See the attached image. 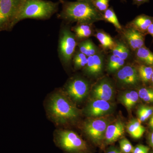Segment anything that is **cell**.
I'll list each match as a JSON object with an SVG mask.
<instances>
[{
	"label": "cell",
	"mask_w": 153,
	"mask_h": 153,
	"mask_svg": "<svg viewBox=\"0 0 153 153\" xmlns=\"http://www.w3.org/2000/svg\"><path fill=\"white\" fill-rule=\"evenodd\" d=\"M147 140L150 146L153 149V130L148 135Z\"/></svg>",
	"instance_id": "cell-32"
},
{
	"label": "cell",
	"mask_w": 153,
	"mask_h": 153,
	"mask_svg": "<svg viewBox=\"0 0 153 153\" xmlns=\"http://www.w3.org/2000/svg\"><path fill=\"white\" fill-rule=\"evenodd\" d=\"M114 105L109 102L100 99H94L88 103L82 113L88 118L105 116L112 112Z\"/></svg>",
	"instance_id": "cell-9"
},
{
	"label": "cell",
	"mask_w": 153,
	"mask_h": 153,
	"mask_svg": "<svg viewBox=\"0 0 153 153\" xmlns=\"http://www.w3.org/2000/svg\"><path fill=\"white\" fill-rule=\"evenodd\" d=\"M137 114V119L141 123L146 121L153 114V106L140 105L138 108Z\"/></svg>",
	"instance_id": "cell-27"
},
{
	"label": "cell",
	"mask_w": 153,
	"mask_h": 153,
	"mask_svg": "<svg viewBox=\"0 0 153 153\" xmlns=\"http://www.w3.org/2000/svg\"><path fill=\"white\" fill-rule=\"evenodd\" d=\"M77 1H84L92 2L93 0H76Z\"/></svg>",
	"instance_id": "cell-38"
},
{
	"label": "cell",
	"mask_w": 153,
	"mask_h": 153,
	"mask_svg": "<svg viewBox=\"0 0 153 153\" xmlns=\"http://www.w3.org/2000/svg\"><path fill=\"white\" fill-rule=\"evenodd\" d=\"M71 30L76 36L77 41H83L94 36L95 30L94 29L93 24L87 23L76 24L71 28Z\"/></svg>",
	"instance_id": "cell-16"
},
{
	"label": "cell",
	"mask_w": 153,
	"mask_h": 153,
	"mask_svg": "<svg viewBox=\"0 0 153 153\" xmlns=\"http://www.w3.org/2000/svg\"><path fill=\"white\" fill-rule=\"evenodd\" d=\"M111 0H93L92 4L96 9L100 12L103 13L109 7V2Z\"/></svg>",
	"instance_id": "cell-29"
},
{
	"label": "cell",
	"mask_w": 153,
	"mask_h": 153,
	"mask_svg": "<svg viewBox=\"0 0 153 153\" xmlns=\"http://www.w3.org/2000/svg\"><path fill=\"white\" fill-rule=\"evenodd\" d=\"M114 93V88L112 82L106 77L99 80L91 90V94L94 99L107 101L112 99Z\"/></svg>",
	"instance_id": "cell-12"
},
{
	"label": "cell",
	"mask_w": 153,
	"mask_h": 153,
	"mask_svg": "<svg viewBox=\"0 0 153 153\" xmlns=\"http://www.w3.org/2000/svg\"><path fill=\"white\" fill-rule=\"evenodd\" d=\"M152 23L153 17L143 14L136 17L127 26L146 35L148 28Z\"/></svg>",
	"instance_id": "cell-15"
},
{
	"label": "cell",
	"mask_w": 153,
	"mask_h": 153,
	"mask_svg": "<svg viewBox=\"0 0 153 153\" xmlns=\"http://www.w3.org/2000/svg\"><path fill=\"white\" fill-rule=\"evenodd\" d=\"M150 83H151V85H152V87L153 88V71L152 74V78H151Z\"/></svg>",
	"instance_id": "cell-37"
},
{
	"label": "cell",
	"mask_w": 153,
	"mask_h": 153,
	"mask_svg": "<svg viewBox=\"0 0 153 153\" xmlns=\"http://www.w3.org/2000/svg\"><path fill=\"white\" fill-rule=\"evenodd\" d=\"M149 126L153 130V114L150 118L149 120Z\"/></svg>",
	"instance_id": "cell-36"
},
{
	"label": "cell",
	"mask_w": 153,
	"mask_h": 153,
	"mask_svg": "<svg viewBox=\"0 0 153 153\" xmlns=\"http://www.w3.org/2000/svg\"><path fill=\"white\" fill-rule=\"evenodd\" d=\"M25 0H0V31L10 30Z\"/></svg>",
	"instance_id": "cell-6"
},
{
	"label": "cell",
	"mask_w": 153,
	"mask_h": 153,
	"mask_svg": "<svg viewBox=\"0 0 153 153\" xmlns=\"http://www.w3.org/2000/svg\"><path fill=\"white\" fill-rule=\"evenodd\" d=\"M44 104L47 117L57 126L75 122L82 112L63 89H56L49 94Z\"/></svg>",
	"instance_id": "cell-1"
},
{
	"label": "cell",
	"mask_w": 153,
	"mask_h": 153,
	"mask_svg": "<svg viewBox=\"0 0 153 153\" xmlns=\"http://www.w3.org/2000/svg\"><path fill=\"white\" fill-rule=\"evenodd\" d=\"M60 2L47 0H25L16 21V25L26 19L46 20L59 9Z\"/></svg>",
	"instance_id": "cell-3"
},
{
	"label": "cell",
	"mask_w": 153,
	"mask_h": 153,
	"mask_svg": "<svg viewBox=\"0 0 153 153\" xmlns=\"http://www.w3.org/2000/svg\"><path fill=\"white\" fill-rule=\"evenodd\" d=\"M122 1H126V0H121Z\"/></svg>",
	"instance_id": "cell-39"
},
{
	"label": "cell",
	"mask_w": 153,
	"mask_h": 153,
	"mask_svg": "<svg viewBox=\"0 0 153 153\" xmlns=\"http://www.w3.org/2000/svg\"><path fill=\"white\" fill-rule=\"evenodd\" d=\"M105 61L104 54L100 51L95 55L88 57L87 63L83 71L85 74L91 77L100 76L103 72Z\"/></svg>",
	"instance_id": "cell-13"
},
{
	"label": "cell",
	"mask_w": 153,
	"mask_h": 153,
	"mask_svg": "<svg viewBox=\"0 0 153 153\" xmlns=\"http://www.w3.org/2000/svg\"><path fill=\"white\" fill-rule=\"evenodd\" d=\"M147 34L151 35L153 38V23H152L150 26L148 28L147 35Z\"/></svg>",
	"instance_id": "cell-35"
},
{
	"label": "cell",
	"mask_w": 153,
	"mask_h": 153,
	"mask_svg": "<svg viewBox=\"0 0 153 153\" xmlns=\"http://www.w3.org/2000/svg\"><path fill=\"white\" fill-rule=\"evenodd\" d=\"M120 151L123 153H132L134 147L131 143L126 138L121 139L120 141Z\"/></svg>",
	"instance_id": "cell-30"
},
{
	"label": "cell",
	"mask_w": 153,
	"mask_h": 153,
	"mask_svg": "<svg viewBox=\"0 0 153 153\" xmlns=\"http://www.w3.org/2000/svg\"><path fill=\"white\" fill-rule=\"evenodd\" d=\"M116 78L120 84L124 86H135L140 81L137 67L132 65H124L117 71Z\"/></svg>",
	"instance_id": "cell-11"
},
{
	"label": "cell",
	"mask_w": 153,
	"mask_h": 153,
	"mask_svg": "<svg viewBox=\"0 0 153 153\" xmlns=\"http://www.w3.org/2000/svg\"><path fill=\"white\" fill-rule=\"evenodd\" d=\"M149 153H153V151H152V152H149Z\"/></svg>",
	"instance_id": "cell-40"
},
{
	"label": "cell",
	"mask_w": 153,
	"mask_h": 153,
	"mask_svg": "<svg viewBox=\"0 0 153 153\" xmlns=\"http://www.w3.org/2000/svg\"><path fill=\"white\" fill-rule=\"evenodd\" d=\"M103 21L111 23L114 26L116 30L120 32L123 27L118 20L114 10L113 7H110L102 13Z\"/></svg>",
	"instance_id": "cell-24"
},
{
	"label": "cell",
	"mask_w": 153,
	"mask_h": 153,
	"mask_svg": "<svg viewBox=\"0 0 153 153\" xmlns=\"http://www.w3.org/2000/svg\"><path fill=\"white\" fill-rule=\"evenodd\" d=\"M59 1L62 5V10L57 17L66 24L76 22L93 24L103 21L102 13L96 9L91 2L65 0H59Z\"/></svg>",
	"instance_id": "cell-2"
},
{
	"label": "cell",
	"mask_w": 153,
	"mask_h": 153,
	"mask_svg": "<svg viewBox=\"0 0 153 153\" xmlns=\"http://www.w3.org/2000/svg\"><path fill=\"white\" fill-rule=\"evenodd\" d=\"M90 89V84L87 79L75 76L68 79L63 90L71 101L74 103H79L86 98Z\"/></svg>",
	"instance_id": "cell-8"
},
{
	"label": "cell",
	"mask_w": 153,
	"mask_h": 153,
	"mask_svg": "<svg viewBox=\"0 0 153 153\" xmlns=\"http://www.w3.org/2000/svg\"><path fill=\"white\" fill-rule=\"evenodd\" d=\"M149 0H133V4L136 5L137 7L146 3H149Z\"/></svg>",
	"instance_id": "cell-34"
},
{
	"label": "cell",
	"mask_w": 153,
	"mask_h": 153,
	"mask_svg": "<svg viewBox=\"0 0 153 153\" xmlns=\"http://www.w3.org/2000/svg\"><path fill=\"white\" fill-rule=\"evenodd\" d=\"M88 57L82 52L75 51L72 59L74 68L75 70L83 69L87 63Z\"/></svg>",
	"instance_id": "cell-26"
},
{
	"label": "cell",
	"mask_w": 153,
	"mask_h": 153,
	"mask_svg": "<svg viewBox=\"0 0 153 153\" xmlns=\"http://www.w3.org/2000/svg\"><path fill=\"white\" fill-rule=\"evenodd\" d=\"M139 98L147 103H153V88H140L137 91Z\"/></svg>",
	"instance_id": "cell-28"
},
{
	"label": "cell",
	"mask_w": 153,
	"mask_h": 153,
	"mask_svg": "<svg viewBox=\"0 0 153 153\" xmlns=\"http://www.w3.org/2000/svg\"><path fill=\"white\" fill-rule=\"evenodd\" d=\"M99 41L102 47L104 50H111L114 48L116 44V41L109 34L103 30H96L94 36Z\"/></svg>",
	"instance_id": "cell-20"
},
{
	"label": "cell",
	"mask_w": 153,
	"mask_h": 153,
	"mask_svg": "<svg viewBox=\"0 0 153 153\" xmlns=\"http://www.w3.org/2000/svg\"><path fill=\"white\" fill-rule=\"evenodd\" d=\"M110 123L109 119L105 116L88 118L83 123L82 129L92 142L100 145L104 142L107 127Z\"/></svg>",
	"instance_id": "cell-7"
},
{
	"label": "cell",
	"mask_w": 153,
	"mask_h": 153,
	"mask_svg": "<svg viewBox=\"0 0 153 153\" xmlns=\"http://www.w3.org/2000/svg\"><path fill=\"white\" fill-rule=\"evenodd\" d=\"M126 130L131 136L135 139L141 138L146 131V128L137 119L130 121L127 125Z\"/></svg>",
	"instance_id": "cell-19"
},
{
	"label": "cell",
	"mask_w": 153,
	"mask_h": 153,
	"mask_svg": "<svg viewBox=\"0 0 153 153\" xmlns=\"http://www.w3.org/2000/svg\"><path fill=\"white\" fill-rule=\"evenodd\" d=\"M77 46L79 51L87 57L95 55L100 51L92 40L89 38L78 42Z\"/></svg>",
	"instance_id": "cell-21"
},
{
	"label": "cell",
	"mask_w": 153,
	"mask_h": 153,
	"mask_svg": "<svg viewBox=\"0 0 153 153\" xmlns=\"http://www.w3.org/2000/svg\"><path fill=\"white\" fill-rule=\"evenodd\" d=\"M125 44L131 51L134 52L137 49L145 46L146 35L140 33L133 28L126 26L123 27L119 32Z\"/></svg>",
	"instance_id": "cell-10"
},
{
	"label": "cell",
	"mask_w": 153,
	"mask_h": 153,
	"mask_svg": "<svg viewBox=\"0 0 153 153\" xmlns=\"http://www.w3.org/2000/svg\"><path fill=\"white\" fill-rule=\"evenodd\" d=\"M77 44L76 36L71 28L66 25H62L59 33L58 53L60 62L64 67H68L71 64Z\"/></svg>",
	"instance_id": "cell-5"
},
{
	"label": "cell",
	"mask_w": 153,
	"mask_h": 153,
	"mask_svg": "<svg viewBox=\"0 0 153 153\" xmlns=\"http://www.w3.org/2000/svg\"><path fill=\"white\" fill-rule=\"evenodd\" d=\"M125 63V60L112 54L108 58L107 70L109 73L117 72L124 66Z\"/></svg>",
	"instance_id": "cell-23"
},
{
	"label": "cell",
	"mask_w": 153,
	"mask_h": 153,
	"mask_svg": "<svg viewBox=\"0 0 153 153\" xmlns=\"http://www.w3.org/2000/svg\"><path fill=\"white\" fill-rule=\"evenodd\" d=\"M55 145L66 153H90L87 143L75 132L57 129L53 134Z\"/></svg>",
	"instance_id": "cell-4"
},
{
	"label": "cell",
	"mask_w": 153,
	"mask_h": 153,
	"mask_svg": "<svg viewBox=\"0 0 153 153\" xmlns=\"http://www.w3.org/2000/svg\"><path fill=\"white\" fill-rule=\"evenodd\" d=\"M137 68L140 81L145 83L150 82L153 67L139 64Z\"/></svg>",
	"instance_id": "cell-25"
},
{
	"label": "cell",
	"mask_w": 153,
	"mask_h": 153,
	"mask_svg": "<svg viewBox=\"0 0 153 153\" xmlns=\"http://www.w3.org/2000/svg\"><path fill=\"white\" fill-rule=\"evenodd\" d=\"M136 60L139 64L153 67V52L144 46L134 51Z\"/></svg>",
	"instance_id": "cell-17"
},
{
	"label": "cell",
	"mask_w": 153,
	"mask_h": 153,
	"mask_svg": "<svg viewBox=\"0 0 153 153\" xmlns=\"http://www.w3.org/2000/svg\"><path fill=\"white\" fill-rule=\"evenodd\" d=\"M125 126L123 122L118 120L110 123L107 127L105 134V144L110 145L120 139L125 133Z\"/></svg>",
	"instance_id": "cell-14"
},
{
	"label": "cell",
	"mask_w": 153,
	"mask_h": 153,
	"mask_svg": "<svg viewBox=\"0 0 153 153\" xmlns=\"http://www.w3.org/2000/svg\"><path fill=\"white\" fill-rule=\"evenodd\" d=\"M139 98L137 91L134 90H129L122 94L119 100L126 108L128 111H130L137 103Z\"/></svg>",
	"instance_id": "cell-18"
},
{
	"label": "cell",
	"mask_w": 153,
	"mask_h": 153,
	"mask_svg": "<svg viewBox=\"0 0 153 153\" xmlns=\"http://www.w3.org/2000/svg\"><path fill=\"white\" fill-rule=\"evenodd\" d=\"M150 148L142 144L137 145L134 147L132 153H149Z\"/></svg>",
	"instance_id": "cell-31"
},
{
	"label": "cell",
	"mask_w": 153,
	"mask_h": 153,
	"mask_svg": "<svg viewBox=\"0 0 153 153\" xmlns=\"http://www.w3.org/2000/svg\"><path fill=\"white\" fill-rule=\"evenodd\" d=\"M112 55L126 60L130 55V50L123 41H116L114 48L111 50Z\"/></svg>",
	"instance_id": "cell-22"
},
{
	"label": "cell",
	"mask_w": 153,
	"mask_h": 153,
	"mask_svg": "<svg viewBox=\"0 0 153 153\" xmlns=\"http://www.w3.org/2000/svg\"><path fill=\"white\" fill-rule=\"evenodd\" d=\"M105 153H123L120 149L117 148L111 147L108 149Z\"/></svg>",
	"instance_id": "cell-33"
}]
</instances>
